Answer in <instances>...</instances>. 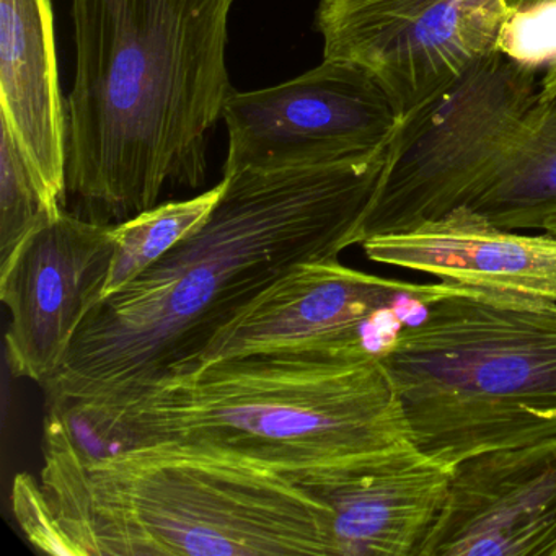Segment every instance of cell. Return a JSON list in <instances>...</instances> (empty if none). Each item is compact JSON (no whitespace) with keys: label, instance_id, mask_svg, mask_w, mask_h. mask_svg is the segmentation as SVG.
<instances>
[{"label":"cell","instance_id":"obj_1","mask_svg":"<svg viewBox=\"0 0 556 556\" xmlns=\"http://www.w3.org/2000/svg\"><path fill=\"white\" fill-rule=\"evenodd\" d=\"M389 154L390 142L334 164L224 174L207 219L90 308L45 386L48 405L110 399L198 366L214 338L292 269L361 245Z\"/></svg>","mask_w":556,"mask_h":556},{"label":"cell","instance_id":"obj_2","mask_svg":"<svg viewBox=\"0 0 556 556\" xmlns=\"http://www.w3.org/2000/svg\"><path fill=\"white\" fill-rule=\"evenodd\" d=\"M236 0H71L76 74L66 99L71 213L116 226L168 187L206 181L211 132L232 93Z\"/></svg>","mask_w":556,"mask_h":556},{"label":"cell","instance_id":"obj_3","mask_svg":"<svg viewBox=\"0 0 556 556\" xmlns=\"http://www.w3.org/2000/svg\"><path fill=\"white\" fill-rule=\"evenodd\" d=\"M53 409L89 454L172 444L281 475L409 442L395 387L367 348L220 357Z\"/></svg>","mask_w":556,"mask_h":556},{"label":"cell","instance_id":"obj_4","mask_svg":"<svg viewBox=\"0 0 556 556\" xmlns=\"http://www.w3.org/2000/svg\"><path fill=\"white\" fill-rule=\"evenodd\" d=\"M43 448L70 556H337L327 504L269 468L172 444L89 454L51 408Z\"/></svg>","mask_w":556,"mask_h":556},{"label":"cell","instance_id":"obj_5","mask_svg":"<svg viewBox=\"0 0 556 556\" xmlns=\"http://www.w3.org/2000/svg\"><path fill=\"white\" fill-rule=\"evenodd\" d=\"M380 359L409 442L451 470L556 435V302L460 286Z\"/></svg>","mask_w":556,"mask_h":556},{"label":"cell","instance_id":"obj_6","mask_svg":"<svg viewBox=\"0 0 556 556\" xmlns=\"http://www.w3.org/2000/svg\"><path fill=\"white\" fill-rule=\"evenodd\" d=\"M535 74L494 51L402 116L363 242L471 206L539 100Z\"/></svg>","mask_w":556,"mask_h":556},{"label":"cell","instance_id":"obj_7","mask_svg":"<svg viewBox=\"0 0 556 556\" xmlns=\"http://www.w3.org/2000/svg\"><path fill=\"white\" fill-rule=\"evenodd\" d=\"M530 0H320L315 30L325 60L369 71L400 118L497 51Z\"/></svg>","mask_w":556,"mask_h":556},{"label":"cell","instance_id":"obj_8","mask_svg":"<svg viewBox=\"0 0 556 556\" xmlns=\"http://www.w3.org/2000/svg\"><path fill=\"white\" fill-rule=\"evenodd\" d=\"M229 132L224 174L314 167L363 157L392 141L395 103L354 63L325 60L268 89L232 90L223 110Z\"/></svg>","mask_w":556,"mask_h":556},{"label":"cell","instance_id":"obj_9","mask_svg":"<svg viewBox=\"0 0 556 556\" xmlns=\"http://www.w3.org/2000/svg\"><path fill=\"white\" fill-rule=\"evenodd\" d=\"M113 255L115 226L63 210L0 262V299L9 312L5 357L15 377L43 387L53 379L102 299Z\"/></svg>","mask_w":556,"mask_h":556},{"label":"cell","instance_id":"obj_10","mask_svg":"<svg viewBox=\"0 0 556 556\" xmlns=\"http://www.w3.org/2000/svg\"><path fill=\"white\" fill-rule=\"evenodd\" d=\"M458 288L382 278L350 268L340 258L304 263L233 318L201 363L276 351H376L366 334L372 321L399 305L426 308Z\"/></svg>","mask_w":556,"mask_h":556},{"label":"cell","instance_id":"obj_11","mask_svg":"<svg viewBox=\"0 0 556 556\" xmlns=\"http://www.w3.org/2000/svg\"><path fill=\"white\" fill-rule=\"evenodd\" d=\"M419 556H556V435L452 468Z\"/></svg>","mask_w":556,"mask_h":556},{"label":"cell","instance_id":"obj_12","mask_svg":"<svg viewBox=\"0 0 556 556\" xmlns=\"http://www.w3.org/2000/svg\"><path fill=\"white\" fill-rule=\"evenodd\" d=\"M451 475L405 442L285 477L327 504L337 556H419Z\"/></svg>","mask_w":556,"mask_h":556},{"label":"cell","instance_id":"obj_13","mask_svg":"<svg viewBox=\"0 0 556 556\" xmlns=\"http://www.w3.org/2000/svg\"><path fill=\"white\" fill-rule=\"evenodd\" d=\"M361 245L380 265L493 294L556 302V237L501 229L471 207Z\"/></svg>","mask_w":556,"mask_h":556},{"label":"cell","instance_id":"obj_14","mask_svg":"<svg viewBox=\"0 0 556 556\" xmlns=\"http://www.w3.org/2000/svg\"><path fill=\"white\" fill-rule=\"evenodd\" d=\"M0 122L51 200L64 207L67 119L53 0H0Z\"/></svg>","mask_w":556,"mask_h":556},{"label":"cell","instance_id":"obj_15","mask_svg":"<svg viewBox=\"0 0 556 556\" xmlns=\"http://www.w3.org/2000/svg\"><path fill=\"white\" fill-rule=\"evenodd\" d=\"M471 210L506 230L543 229L556 214V100H536Z\"/></svg>","mask_w":556,"mask_h":556},{"label":"cell","instance_id":"obj_16","mask_svg":"<svg viewBox=\"0 0 556 556\" xmlns=\"http://www.w3.org/2000/svg\"><path fill=\"white\" fill-rule=\"evenodd\" d=\"M224 184L185 201L157 204L115 226V255L102 299L110 298L151 268L193 232L216 207Z\"/></svg>","mask_w":556,"mask_h":556},{"label":"cell","instance_id":"obj_17","mask_svg":"<svg viewBox=\"0 0 556 556\" xmlns=\"http://www.w3.org/2000/svg\"><path fill=\"white\" fill-rule=\"evenodd\" d=\"M63 210L38 180L9 126L0 122V262Z\"/></svg>","mask_w":556,"mask_h":556},{"label":"cell","instance_id":"obj_18","mask_svg":"<svg viewBox=\"0 0 556 556\" xmlns=\"http://www.w3.org/2000/svg\"><path fill=\"white\" fill-rule=\"evenodd\" d=\"M497 51L535 73L556 64V0H530L504 28Z\"/></svg>","mask_w":556,"mask_h":556},{"label":"cell","instance_id":"obj_19","mask_svg":"<svg viewBox=\"0 0 556 556\" xmlns=\"http://www.w3.org/2000/svg\"><path fill=\"white\" fill-rule=\"evenodd\" d=\"M12 504L18 523L31 545L51 555L70 556L63 533L45 500L40 481L35 480L31 475L18 473L12 490Z\"/></svg>","mask_w":556,"mask_h":556},{"label":"cell","instance_id":"obj_20","mask_svg":"<svg viewBox=\"0 0 556 556\" xmlns=\"http://www.w3.org/2000/svg\"><path fill=\"white\" fill-rule=\"evenodd\" d=\"M540 99L556 100V64L546 70L545 76L540 80Z\"/></svg>","mask_w":556,"mask_h":556},{"label":"cell","instance_id":"obj_21","mask_svg":"<svg viewBox=\"0 0 556 556\" xmlns=\"http://www.w3.org/2000/svg\"><path fill=\"white\" fill-rule=\"evenodd\" d=\"M546 233H549V236L556 237V214L555 216L549 217L548 220H546L545 226H543V229Z\"/></svg>","mask_w":556,"mask_h":556}]
</instances>
